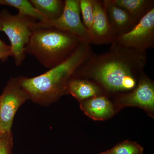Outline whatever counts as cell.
<instances>
[{"mask_svg": "<svg viewBox=\"0 0 154 154\" xmlns=\"http://www.w3.org/2000/svg\"><path fill=\"white\" fill-rule=\"evenodd\" d=\"M94 53L91 45L81 42L62 63L37 76L18 77L19 83L33 102L42 105H50L67 94L69 81L77 69Z\"/></svg>", "mask_w": 154, "mask_h": 154, "instance_id": "cell-2", "label": "cell"}, {"mask_svg": "<svg viewBox=\"0 0 154 154\" xmlns=\"http://www.w3.org/2000/svg\"><path fill=\"white\" fill-rule=\"evenodd\" d=\"M81 109L94 120L102 121L112 117L115 113L112 102L105 95L86 99L80 102Z\"/></svg>", "mask_w": 154, "mask_h": 154, "instance_id": "cell-11", "label": "cell"}, {"mask_svg": "<svg viewBox=\"0 0 154 154\" xmlns=\"http://www.w3.org/2000/svg\"><path fill=\"white\" fill-rule=\"evenodd\" d=\"M67 94H70L80 102L95 96L104 95L105 91L93 81L72 78L67 87Z\"/></svg>", "mask_w": 154, "mask_h": 154, "instance_id": "cell-12", "label": "cell"}, {"mask_svg": "<svg viewBox=\"0 0 154 154\" xmlns=\"http://www.w3.org/2000/svg\"><path fill=\"white\" fill-rule=\"evenodd\" d=\"M82 42L71 33L53 27L35 28L25 47V53L32 55L47 69L65 61Z\"/></svg>", "mask_w": 154, "mask_h": 154, "instance_id": "cell-3", "label": "cell"}, {"mask_svg": "<svg viewBox=\"0 0 154 154\" xmlns=\"http://www.w3.org/2000/svg\"><path fill=\"white\" fill-rule=\"evenodd\" d=\"M110 28L116 38L131 30L136 25L124 10L112 0H103Z\"/></svg>", "mask_w": 154, "mask_h": 154, "instance_id": "cell-10", "label": "cell"}, {"mask_svg": "<svg viewBox=\"0 0 154 154\" xmlns=\"http://www.w3.org/2000/svg\"><path fill=\"white\" fill-rule=\"evenodd\" d=\"M113 3L124 10L136 24L154 8L153 0H112Z\"/></svg>", "mask_w": 154, "mask_h": 154, "instance_id": "cell-13", "label": "cell"}, {"mask_svg": "<svg viewBox=\"0 0 154 154\" xmlns=\"http://www.w3.org/2000/svg\"><path fill=\"white\" fill-rule=\"evenodd\" d=\"M146 51L139 52L111 44L107 52L93 54L72 78L93 81L105 92L128 93L137 86L147 62Z\"/></svg>", "mask_w": 154, "mask_h": 154, "instance_id": "cell-1", "label": "cell"}, {"mask_svg": "<svg viewBox=\"0 0 154 154\" xmlns=\"http://www.w3.org/2000/svg\"><path fill=\"white\" fill-rule=\"evenodd\" d=\"M11 56L13 57L11 51H8V52H2L0 51V60L4 61L7 60L8 58Z\"/></svg>", "mask_w": 154, "mask_h": 154, "instance_id": "cell-20", "label": "cell"}, {"mask_svg": "<svg viewBox=\"0 0 154 154\" xmlns=\"http://www.w3.org/2000/svg\"><path fill=\"white\" fill-rule=\"evenodd\" d=\"M0 6L12 7L17 9L19 13L27 15L38 19L39 21L43 22L45 19L34 8L30 1L27 0H0Z\"/></svg>", "mask_w": 154, "mask_h": 154, "instance_id": "cell-15", "label": "cell"}, {"mask_svg": "<svg viewBox=\"0 0 154 154\" xmlns=\"http://www.w3.org/2000/svg\"><path fill=\"white\" fill-rule=\"evenodd\" d=\"M94 0H80L81 15L85 27L91 31L94 20Z\"/></svg>", "mask_w": 154, "mask_h": 154, "instance_id": "cell-17", "label": "cell"}, {"mask_svg": "<svg viewBox=\"0 0 154 154\" xmlns=\"http://www.w3.org/2000/svg\"><path fill=\"white\" fill-rule=\"evenodd\" d=\"M30 2L45 21H51L59 18L63 12L64 1L62 0H30ZM44 22V21H43Z\"/></svg>", "mask_w": 154, "mask_h": 154, "instance_id": "cell-14", "label": "cell"}, {"mask_svg": "<svg viewBox=\"0 0 154 154\" xmlns=\"http://www.w3.org/2000/svg\"><path fill=\"white\" fill-rule=\"evenodd\" d=\"M28 93L23 89L17 78H11L0 96V134L11 132L15 114L28 99Z\"/></svg>", "mask_w": 154, "mask_h": 154, "instance_id": "cell-6", "label": "cell"}, {"mask_svg": "<svg viewBox=\"0 0 154 154\" xmlns=\"http://www.w3.org/2000/svg\"><path fill=\"white\" fill-rule=\"evenodd\" d=\"M139 51L154 47V8L142 18L131 30L116 37L111 43Z\"/></svg>", "mask_w": 154, "mask_h": 154, "instance_id": "cell-7", "label": "cell"}, {"mask_svg": "<svg viewBox=\"0 0 154 154\" xmlns=\"http://www.w3.org/2000/svg\"><path fill=\"white\" fill-rule=\"evenodd\" d=\"M36 21L21 13L13 15L6 9L0 11L1 31L8 37L11 51L17 66H21L25 60V47L32 33L31 25Z\"/></svg>", "mask_w": 154, "mask_h": 154, "instance_id": "cell-4", "label": "cell"}, {"mask_svg": "<svg viewBox=\"0 0 154 154\" xmlns=\"http://www.w3.org/2000/svg\"><path fill=\"white\" fill-rule=\"evenodd\" d=\"M99 154H107V153H106V152L105 151L104 152H102L100 153H99Z\"/></svg>", "mask_w": 154, "mask_h": 154, "instance_id": "cell-21", "label": "cell"}, {"mask_svg": "<svg viewBox=\"0 0 154 154\" xmlns=\"http://www.w3.org/2000/svg\"><path fill=\"white\" fill-rule=\"evenodd\" d=\"M1 28H2V26L0 24V31H1ZM0 51L2 52H8V51H11L10 45L6 44L5 42L1 40V38H0Z\"/></svg>", "mask_w": 154, "mask_h": 154, "instance_id": "cell-19", "label": "cell"}, {"mask_svg": "<svg viewBox=\"0 0 154 154\" xmlns=\"http://www.w3.org/2000/svg\"><path fill=\"white\" fill-rule=\"evenodd\" d=\"M13 146L12 131L0 134V154H12Z\"/></svg>", "mask_w": 154, "mask_h": 154, "instance_id": "cell-18", "label": "cell"}, {"mask_svg": "<svg viewBox=\"0 0 154 154\" xmlns=\"http://www.w3.org/2000/svg\"><path fill=\"white\" fill-rule=\"evenodd\" d=\"M64 8L60 17L51 21L34 22L31 30L39 28L53 27L74 35L83 43L91 45V36L81 19L80 0H65Z\"/></svg>", "mask_w": 154, "mask_h": 154, "instance_id": "cell-5", "label": "cell"}, {"mask_svg": "<svg viewBox=\"0 0 154 154\" xmlns=\"http://www.w3.org/2000/svg\"><path fill=\"white\" fill-rule=\"evenodd\" d=\"M94 12L90 31L91 45L111 44L116 37L110 28L103 0H94Z\"/></svg>", "mask_w": 154, "mask_h": 154, "instance_id": "cell-9", "label": "cell"}, {"mask_svg": "<svg viewBox=\"0 0 154 154\" xmlns=\"http://www.w3.org/2000/svg\"><path fill=\"white\" fill-rule=\"evenodd\" d=\"M107 154H143V148L135 142L125 140L106 151Z\"/></svg>", "mask_w": 154, "mask_h": 154, "instance_id": "cell-16", "label": "cell"}, {"mask_svg": "<svg viewBox=\"0 0 154 154\" xmlns=\"http://www.w3.org/2000/svg\"><path fill=\"white\" fill-rule=\"evenodd\" d=\"M117 101L122 107H137L152 113L154 110L153 82L144 73L136 87L132 91L122 94Z\"/></svg>", "mask_w": 154, "mask_h": 154, "instance_id": "cell-8", "label": "cell"}]
</instances>
